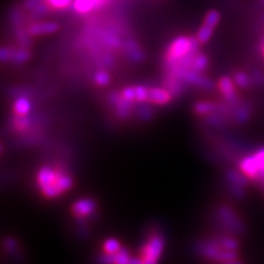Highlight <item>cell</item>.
I'll use <instances>...</instances> for the list:
<instances>
[{
  "label": "cell",
  "mask_w": 264,
  "mask_h": 264,
  "mask_svg": "<svg viewBox=\"0 0 264 264\" xmlns=\"http://www.w3.org/2000/svg\"><path fill=\"white\" fill-rule=\"evenodd\" d=\"M96 209V203L92 199H81L72 207L73 215L77 218H85L91 215Z\"/></svg>",
  "instance_id": "cell-6"
},
{
  "label": "cell",
  "mask_w": 264,
  "mask_h": 264,
  "mask_svg": "<svg viewBox=\"0 0 264 264\" xmlns=\"http://www.w3.org/2000/svg\"><path fill=\"white\" fill-rule=\"evenodd\" d=\"M223 264H243V263L235 259V260H231V261H228V262H223Z\"/></svg>",
  "instance_id": "cell-35"
},
{
  "label": "cell",
  "mask_w": 264,
  "mask_h": 264,
  "mask_svg": "<svg viewBox=\"0 0 264 264\" xmlns=\"http://www.w3.org/2000/svg\"><path fill=\"white\" fill-rule=\"evenodd\" d=\"M134 92H136V102L139 103L148 102L149 88H145L143 86H136L134 87Z\"/></svg>",
  "instance_id": "cell-25"
},
{
  "label": "cell",
  "mask_w": 264,
  "mask_h": 264,
  "mask_svg": "<svg viewBox=\"0 0 264 264\" xmlns=\"http://www.w3.org/2000/svg\"><path fill=\"white\" fill-rule=\"evenodd\" d=\"M198 40L196 39H190L186 37H179L175 39L172 43L170 48L167 49L166 53V63L168 66H171L172 69L178 66L182 63L184 59H186L188 55L195 54L197 51L198 47Z\"/></svg>",
  "instance_id": "cell-2"
},
{
  "label": "cell",
  "mask_w": 264,
  "mask_h": 264,
  "mask_svg": "<svg viewBox=\"0 0 264 264\" xmlns=\"http://www.w3.org/2000/svg\"><path fill=\"white\" fill-rule=\"evenodd\" d=\"M59 25L56 22H37L30 26L28 32L30 36H42V35H52L59 30Z\"/></svg>",
  "instance_id": "cell-8"
},
{
  "label": "cell",
  "mask_w": 264,
  "mask_h": 264,
  "mask_svg": "<svg viewBox=\"0 0 264 264\" xmlns=\"http://www.w3.org/2000/svg\"><path fill=\"white\" fill-rule=\"evenodd\" d=\"M219 91H220L222 96L226 98L229 103H237V92H235V88L232 81L230 80L229 77L223 76L219 80L218 83Z\"/></svg>",
  "instance_id": "cell-7"
},
{
  "label": "cell",
  "mask_w": 264,
  "mask_h": 264,
  "mask_svg": "<svg viewBox=\"0 0 264 264\" xmlns=\"http://www.w3.org/2000/svg\"><path fill=\"white\" fill-rule=\"evenodd\" d=\"M43 2H44V0H26L25 6H26L27 9L33 10V9H35L37 7V6H39V5H40Z\"/></svg>",
  "instance_id": "cell-32"
},
{
  "label": "cell",
  "mask_w": 264,
  "mask_h": 264,
  "mask_svg": "<svg viewBox=\"0 0 264 264\" xmlns=\"http://www.w3.org/2000/svg\"><path fill=\"white\" fill-rule=\"evenodd\" d=\"M251 78L243 72H238L234 75V83L241 88H246L251 85Z\"/></svg>",
  "instance_id": "cell-21"
},
{
  "label": "cell",
  "mask_w": 264,
  "mask_h": 264,
  "mask_svg": "<svg viewBox=\"0 0 264 264\" xmlns=\"http://www.w3.org/2000/svg\"><path fill=\"white\" fill-rule=\"evenodd\" d=\"M31 105L30 102L26 97H20L15 102L14 111L17 117H25L30 111Z\"/></svg>",
  "instance_id": "cell-11"
},
{
  "label": "cell",
  "mask_w": 264,
  "mask_h": 264,
  "mask_svg": "<svg viewBox=\"0 0 264 264\" xmlns=\"http://www.w3.org/2000/svg\"><path fill=\"white\" fill-rule=\"evenodd\" d=\"M219 213H220V217L222 219V221L224 222V224H226L228 228L233 230L234 232L242 231L243 228H244L242 221L240 220L237 213L234 212V210L230 208V207H227V206L221 207L220 212Z\"/></svg>",
  "instance_id": "cell-5"
},
{
  "label": "cell",
  "mask_w": 264,
  "mask_h": 264,
  "mask_svg": "<svg viewBox=\"0 0 264 264\" xmlns=\"http://www.w3.org/2000/svg\"><path fill=\"white\" fill-rule=\"evenodd\" d=\"M216 242L220 245L222 249L230 250V251H237V249L239 248V242L233 238H229V237L220 238L216 240Z\"/></svg>",
  "instance_id": "cell-17"
},
{
  "label": "cell",
  "mask_w": 264,
  "mask_h": 264,
  "mask_svg": "<svg viewBox=\"0 0 264 264\" xmlns=\"http://www.w3.org/2000/svg\"><path fill=\"white\" fill-rule=\"evenodd\" d=\"M227 177L229 179L230 184L234 185H240V186H246L248 185V177H246L242 172H237V171H229L227 174Z\"/></svg>",
  "instance_id": "cell-12"
},
{
  "label": "cell",
  "mask_w": 264,
  "mask_h": 264,
  "mask_svg": "<svg viewBox=\"0 0 264 264\" xmlns=\"http://www.w3.org/2000/svg\"><path fill=\"white\" fill-rule=\"evenodd\" d=\"M212 32H213V28L207 26V25H203L200 27V29L197 32V40L200 44H204L206 42L209 41V39L212 36Z\"/></svg>",
  "instance_id": "cell-16"
},
{
  "label": "cell",
  "mask_w": 264,
  "mask_h": 264,
  "mask_svg": "<svg viewBox=\"0 0 264 264\" xmlns=\"http://www.w3.org/2000/svg\"><path fill=\"white\" fill-rule=\"evenodd\" d=\"M108 2H109V0H95V3H96V8L97 9L103 8L104 6H106Z\"/></svg>",
  "instance_id": "cell-34"
},
{
  "label": "cell",
  "mask_w": 264,
  "mask_h": 264,
  "mask_svg": "<svg viewBox=\"0 0 264 264\" xmlns=\"http://www.w3.org/2000/svg\"><path fill=\"white\" fill-rule=\"evenodd\" d=\"M121 96L131 103L136 102V92H134V87H127L123 89Z\"/></svg>",
  "instance_id": "cell-29"
},
{
  "label": "cell",
  "mask_w": 264,
  "mask_h": 264,
  "mask_svg": "<svg viewBox=\"0 0 264 264\" xmlns=\"http://www.w3.org/2000/svg\"><path fill=\"white\" fill-rule=\"evenodd\" d=\"M219 20H220V14H219L217 10H210V11H208V13H207V15L205 17L204 24L211 27V28H215L218 25Z\"/></svg>",
  "instance_id": "cell-20"
},
{
  "label": "cell",
  "mask_w": 264,
  "mask_h": 264,
  "mask_svg": "<svg viewBox=\"0 0 264 264\" xmlns=\"http://www.w3.org/2000/svg\"><path fill=\"white\" fill-rule=\"evenodd\" d=\"M250 115L251 112L248 107L245 105L240 106L237 111H235V119H237L239 122H245L250 118Z\"/></svg>",
  "instance_id": "cell-24"
},
{
  "label": "cell",
  "mask_w": 264,
  "mask_h": 264,
  "mask_svg": "<svg viewBox=\"0 0 264 264\" xmlns=\"http://www.w3.org/2000/svg\"><path fill=\"white\" fill-rule=\"evenodd\" d=\"M74 0H46L50 8L53 9H66L69 8Z\"/></svg>",
  "instance_id": "cell-23"
},
{
  "label": "cell",
  "mask_w": 264,
  "mask_h": 264,
  "mask_svg": "<svg viewBox=\"0 0 264 264\" xmlns=\"http://www.w3.org/2000/svg\"><path fill=\"white\" fill-rule=\"evenodd\" d=\"M106 42L108 43V46L110 47H115V48H119L121 46V42H120V39L116 37V36H108L105 38Z\"/></svg>",
  "instance_id": "cell-30"
},
{
  "label": "cell",
  "mask_w": 264,
  "mask_h": 264,
  "mask_svg": "<svg viewBox=\"0 0 264 264\" xmlns=\"http://www.w3.org/2000/svg\"><path fill=\"white\" fill-rule=\"evenodd\" d=\"M73 8L78 14H87L89 11L97 9L95 0H74Z\"/></svg>",
  "instance_id": "cell-10"
},
{
  "label": "cell",
  "mask_w": 264,
  "mask_h": 264,
  "mask_svg": "<svg viewBox=\"0 0 264 264\" xmlns=\"http://www.w3.org/2000/svg\"><path fill=\"white\" fill-rule=\"evenodd\" d=\"M164 248V239L161 235H151L141 249V257L144 264H158V261Z\"/></svg>",
  "instance_id": "cell-3"
},
{
  "label": "cell",
  "mask_w": 264,
  "mask_h": 264,
  "mask_svg": "<svg viewBox=\"0 0 264 264\" xmlns=\"http://www.w3.org/2000/svg\"><path fill=\"white\" fill-rule=\"evenodd\" d=\"M14 51H11L10 49L8 48H3L2 51H0V59H2L3 62H7L9 60H11V56H13Z\"/></svg>",
  "instance_id": "cell-31"
},
{
  "label": "cell",
  "mask_w": 264,
  "mask_h": 264,
  "mask_svg": "<svg viewBox=\"0 0 264 264\" xmlns=\"http://www.w3.org/2000/svg\"><path fill=\"white\" fill-rule=\"evenodd\" d=\"M171 100V94L162 88H149L148 102L155 105H165Z\"/></svg>",
  "instance_id": "cell-9"
},
{
  "label": "cell",
  "mask_w": 264,
  "mask_h": 264,
  "mask_svg": "<svg viewBox=\"0 0 264 264\" xmlns=\"http://www.w3.org/2000/svg\"><path fill=\"white\" fill-rule=\"evenodd\" d=\"M30 59V52L26 49H20L18 51H14L13 56H11V61L16 64L25 63Z\"/></svg>",
  "instance_id": "cell-19"
},
{
  "label": "cell",
  "mask_w": 264,
  "mask_h": 264,
  "mask_svg": "<svg viewBox=\"0 0 264 264\" xmlns=\"http://www.w3.org/2000/svg\"><path fill=\"white\" fill-rule=\"evenodd\" d=\"M38 184L46 197L54 198L69 190L73 181L72 177L61 168L44 166L38 173Z\"/></svg>",
  "instance_id": "cell-1"
},
{
  "label": "cell",
  "mask_w": 264,
  "mask_h": 264,
  "mask_svg": "<svg viewBox=\"0 0 264 264\" xmlns=\"http://www.w3.org/2000/svg\"><path fill=\"white\" fill-rule=\"evenodd\" d=\"M48 8H49V5L46 2H43L39 6H37V7L32 10V16L42 17V16H44L48 13Z\"/></svg>",
  "instance_id": "cell-27"
},
{
  "label": "cell",
  "mask_w": 264,
  "mask_h": 264,
  "mask_svg": "<svg viewBox=\"0 0 264 264\" xmlns=\"http://www.w3.org/2000/svg\"><path fill=\"white\" fill-rule=\"evenodd\" d=\"M207 66H208V59H207V56L201 53L196 54L193 61L192 69L196 72H203Z\"/></svg>",
  "instance_id": "cell-14"
},
{
  "label": "cell",
  "mask_w": 264,
  "mask_h": 264,
  "mask_svg": "<svg viewBox=\"0 0 264 264\" xmlns=\"http://www.w3.org/2000/svg\"><path fill=\"white\" fill-rule=\"evenodd\" d=\"M217 108V106L212 103H208V102H203V103H198L195 107V110L197 114L200 115H207V114H210L211 111H213Z\"/></svg>",
  "instance_id": "cell-22"
},
{
  "label": "cell",
  "mask_w": 264,
  "mask_h": 264,
  "mask_svg": "<svg viewBox=\"0 0 264 264\" xmlns=\"http://www.w3.org/2000/svg\"><path fill=\"white\" fill-rule=\"evenodd\" d=\"M95 82H96L99 86H106L108 85L110 82V77L106 72L100 71L95 74Z\"/></svg>",
  "instance_id": "cell-26"
},
{
  "label": "cell",
  "mask_w": 264,
  "mask_h": 264,
  "mask_svg": "<svg viewBox=\"0 0 264 264\" xmlns=\"http://www.w3.org/2000/svg\"><path fill=\"white\" fill-rule=\"evenodd\" d=\"M239 170L248 178L253 179V181H260L261 171L256 164L253 153L246 155L239 162Z\"/></svg>",
  "instance_id": "cell-4"
},
{
  "label": "cell",
  "mask_w": 264,
  "mask_h": 264,
  "mask_svg": "<svg viewBox=\"0 0 264 264\" xmlns=\"http://www.w3.org/2000/svg\"><path fill=\"white\" fill-rule=\"evenodd\" d=\"M260 179H261V181H263V182H264V170H263V171H261V175H260Z\"/></svg>",
  "instance_id": "cell-36"
},
{
  "label": "cell",
  "mask_w": 264,
  "mask_h": 264,
  "mask_svg": "<svg viewBox=\"0 0 264 264\" xmlns=\"http://www.w3.org/2000/svg\"><path fill=\"white\" fill-rule=\"evenodd\" d=\"M104 251L106 254H115L121 249L120 243L116 239H107L104 242Z\"/></svg>",
  "instance_id": "cell-18"
},
{
  "label": "cell",
  "mask_w": 264,
  "mask_h": 264,
  "mask_svg": "<svg viewBox=\"0 0 264 264\" xmlns=\"http://www.w3.org/2000/svg\"><path fill=\"white\" fill-rule=\"evenodd\" d=\"M128 264H144V263H143V260H142L141 256L140 257L132 256V257H130V261H129Z\"/></svg>",
  "instance_id": "cell-33"
},
{
  "label": "cell",
  "mask_w": 264,
  "mask_h": 264,
  "mask_svg": "<svg viewBox=\"0 0 264 264\" xmlns=\"http://www.w3.org/2000/svg\"><path fill=\"white\" fill-rule=\"evenodd\" d=\"M126 49H127V53L130 56L131 60L140 62L143 59V54L142 51L140 50L138 43L134 41H128L126 44Z\"/></svg>",
  "instance_id": "cell-13"
},
{
  "label": "cell",
  "mask_w": 264,
  "mask_h": 264,
  "mask_svg": "<svg viewBox=\"0 0 264 264\" xmlns=\"http://www.w3.org/2000/svg\"><path fill=\"white\" fill-rule=\"evenodd\" d=\"M111 255H112V264H128L131 257L130 252H129V250L126 248L120 249L117 253Z\"/></svg>",
  "instance_id": "cell-15"
},
{
  "label": "cell",
  "mask_w": 264,
  "mask_h": 264,
  "mask_svg": "<svg viewBox=\"0 0 264 264\" xmlns=\"http://www.w3.org/2000/svg\"><path fill=\"white\" fill-rule=\"evenodd\" d=\"M253 156H254L257 166H259L260 168V171H263L264 170V147L259 150H256L253 153Z\"/></svg>",
  "instance_id": "cell-28"
}]
</instances>
